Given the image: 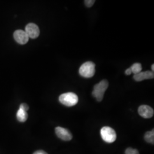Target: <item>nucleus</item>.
Masks as SVG:
<instances>
[{"instance_id":"a211bd4d","label":"nucleus","mask_w":154,"mask_h":154,"mask_svg":"<svg viewBox=\"0 0 154 154\" xmlns=\"http://www.w3.org/2000/svg\"><path fill=\"white\" fill-rule=\"evenodd\" d=\"M154 64H152V66H151V69H152V72H154Z\"/></svg>"},{"instance_id":"39448f33","label":"nucleus","mask_w":154,"mask_h":154,"mask_svg":"<svg viewBox=\"0 0 154 154\" xmlns=\"http://www.w3.org/2000/svg\"><path fill=\"white\" fill-rule=\"evenodd\" d=\"M25 32L27 34L29 38L32 39L37 38L39 35L38 26L33 23H30L26 25Z\"/></svg>"},{"instance_id":"f3484780","label":"nucleus","mask_w":154,"mask_h":154,"mask_svg":"<svg viewBox=\"0 0 154 154\" xmlns=\"http://www.w3.org/2000/svg\"><path fill=\"white\" fill-rule=\"evenodd\" d=\"M131 73H132V72H131V69H130V68L127 69L126 70V71H125V74H126V75H130Z\"/></svg>"},{"instance_id":"6e6552de","label":"nucleus","mask_w":154,"mask_h":154,"mask_svg":"<svg viewBox=\"0 0 154 154\" xmlns=\"http://www.w3.org/2000/svg\"><path fill=\"white\" fill-rule=\"evenodd\" d=\"M139 115L144 118H151L154 116V110L147 105H142L138 109Z\"/></svg>"},{"instance_id":"0eeeda50","label":"nucleus","mask_w":154,"mask_h":154,"mask_svg":"<svg viewBox=\"0 0 154 154\" xmlns=\"http://www.w3.org/2000/svg\"><path fill=\"white\" fill-rule=\"evenodd\" d=\"M13 36L17 42L21 45L26 44L29 38L26 32L22 30H17L15 31Z\"/></svg>"},{"instance_id":"f8f14e48","label":"nucleus","mask_w":154,"mask_h":154,"mask_svg":"<svg viewBox=\"0 0 154 154\" xmlns=\"http://www.w3.org/2000/svg\"><path fill=\"white\" fill-rule=\"evenodd\" d=\"M130 69L132 73H134V75H135L141 72L142 70V65L139 63H135L132 65L131 67H130Z\"/></svg>"},{"instance_id":"4468645a","label":"nucleus","mask_w":154,"mask_h":154,"mask_svg":"<svg viewBox=\"0 0 154 154\" xmlns=\"http://www.w3.org/2000/svg\"><path fill=\"white\" fill-rule=\"evenodd\" d=\"M95 1L94 0H86L85 1V4L88 8H91L94 4Z\"/></svg>"},{"instance_id":"2eb2a0df","label":"nucleus","mask_w":154,"mask_h":154,"mask_svg":"<svg viewBox=\"0 0 154 154\" xmlns=\"http://www.w3.org/2000/svg\"><path fill=\"white\" fill-rule=\"evenodd\" d=\"M20 109L21 110H23L25 111H26L29 110V106L26 103H22L20 106Z\"/></svg>"},{"instance_id":"7ed1b4c3","label":"nucleus","mask_w":154,"mask_h":154,"mask_svg":"<svg viewBox=\"0 0 154 154\" xmlns=\"http://www.w3.org/2000/svg\"><path fill=\"white\" fill-rule=\"evenodd\" d=\"M59 100L62 104L67 107H72L77 105L78 102V97L73 93L62 94L59 97Z\"/></svg>"},{"instance_id":"9b49d317","label":"nucleus","mask_w":154,"mask_h":154,"mask_svg":"<svg viewBox=\"0 0 154 154\" xmlns=\"http://www.w3.org/2000/svg\"><path fill=\"white\" fill-rule=\"evenodd\" d=\"M144 139L147 142L154 144V130L147 132L144 135Z\"/></svg>"},{"instance_id":"1a4fd4ad","label":"nucleus","mask_w":154,"mask_h":154,"mask_svg":"<svg viewBox=\"0 0 154 154\" xmlns=\"http://www.w3.org/2000/svg\"><path fill=\"white\" fill-rule=\"evenodd\" d=\"M154 72L151 71H146L144 72H140L137 74L134 75V79L137 82H140L144 79H149L154 78Z\"/></svg>"},{"instance_id":"20e7f679","label":"nucleus","mask_w":154,"mask_h":154,"mask_svg":"<svg viewBox=\"0 0 154 154\" xmlns=\"http://www.w3.org/2000/svg\"><path fill=\"white\" fill-rule=\"evenodd\" d=\"M101 137L107 143H112L116 139V134L114 129L110 127H103L100 130Z\"/></svg>"},{"instance_id":"f257e3e1","label":"nucleus","mask_w":154,"mask_h":154,"mask_svg":"<svg viewBox=\"0 0 154 154\" xmlns=\"http://www.w3.org/2000/svg\"><path fill=\"white\" fill-rule=\"evenodd\" d=\"M108 87L109 82L106 79L101 81L99 83L96 84L94 86L92 94L97 100V101L100 102L103 100L104 94Z\"/></svg>"},{"instance_id":"9d476101","label":"nucleus","mask_w":154,"mask_h":154,"mask_svg":"<svg viewBox=\"0 0 154 154\" xmlns=\"http://www.w3.org/2000/svg\"><path fill=\"white\" fill-rule=\"evenodd\" d=\"M28 115L26 111L19 109L17 112V120L20 122H25L28 119Z\"/></svg>"},{"instance_id":"423d86ee","label":"nucleus","mask_w":154,"mask_h":154,"mask_svg":"<svg viewBox=\"0 0 154 154\" xmlns=\"http://www.w3.org/2000/svg\"><path fill=\"white\" fill-rule=\"evenodd\" d=\"M55 134L57 137L63 140L69 141L72 140V136L71 132L68 130L61 127H57L55 129Z\"/></svg>"},{"instance_id":"ddd939ff","label":"nucleus","mask_w":154,"mask_h":154,"mask_svg":"<svg viewBox=\"0 0 154 154\" xmlns=\"http://www.w3.org/2000/svg\"><path fill=\"white\" fill-rule=\"evenodd\" d=\"M125 154H139V151L137 149L128 148L125 151Z\"/></svg>"},{"instance_id":"dca6fc26","label":"nucleus","mask_w":154,"mask_h":154,"mask_svg":"<svg viewBox=\"0 0 154 154\" xmlns=\"http://www.w3.org/2000/svg\"><path fill=\"white\" fill-rule=\"evenodd\" d=\"M33 154H48V153H46V152H45L44 151H42V150H38V151H35V152H34Z\"/></svg>"},{"instance_id":"f03ea898","label":"nucleus","mask_w":154,"mask_h":154,"mask_svg":"<svg viewBox=\"0 0 154 154\" xmlns=\"http://www.w3.org/2000/svg\"><path fill=\"white\" fill-rule=\"evenodd\" d=\"M79 72L82 77L91 78L95 72V65L91 61L86 62L80 67Z\"/></svg>"}]
</instances>
